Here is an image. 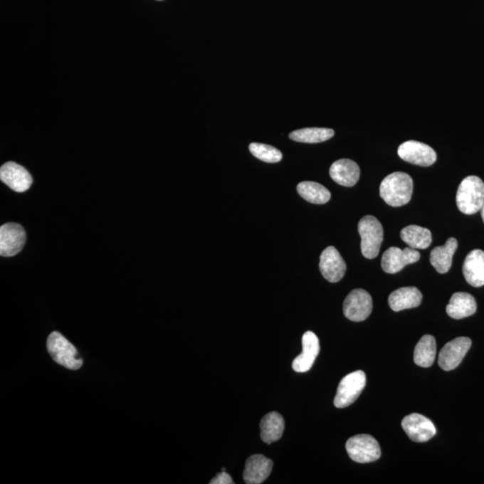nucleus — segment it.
I'll use <instances>...</instances> for the list:
<instances>
[{"label": "nucleus", "instance_id": "obj_1", "mask_svg": "<svg viewBox=\"0 0 484 484\" xmlns=\"http://www.w3.org/2000/svg\"><path fill=\"white\" fill-rule=\"evenodd\" d=\"M414 182L406 172H396L386 176L380 184L379 194L387 205L403 206L410 202Z\"/></svg>", "mask_w": 484, "mask_h": 484}, {"label": "nucleus", "instance_id": "obj_2", "mask_svg": "<svg viewBox=\"0 0 484 484\" xmlns=\"http://www.w3.org/2000/svg\"><path fill=\"white\" fill-rule=\"evenodd\" d=\"M484 204V183L477 176L463 179L456 193V205L463 214L479 212Z\"/></svg>", "mask_w": 484, "mask_h": 484}, {"label": "nucleus", "instance_id": "obj_3", "mask_svg": "<svg viewBox=\"0 0 484 484\" xmlns=\"http://www.w3.org/2000/svg\"><path fill=\"white\" fill-rule=\"evenodd\" d=\"M47 349L51 358L58 364L72 371H77L82 367L83 359L77 348L58 332H53L48 335Z\"/></svg>", "mask_w": 484, "mask_h": 484}, {"label": "nucleus", "instance_id": "obj_4", "mask_svg": "<svg viewBox=\"0 0 484 484\" xmlns=\"http://www.w3.org/2000/svg\"><path fill=\"white\" fill-rule=\"evenodd\" d=\"M358 231L362 238V255L368 259L378 257L384 237L382 224L376 217L366 216L359 221Z\"/></svg>", "mask_w": 484, "mask_h": 484}, {"label": "nucleus", "instance_id": "obj_5", "mask_svg": "<svg viewBox=\"0 0 484 484\" xmlns=\"http://www.w3.org/2000/svg\"><path fill=\"white\" fill-rule=\"evenodd\" d=\"M349 456L359 464L375 462L382 456L379 442L371 435H356L345 445Z\"/></svg>", "mask_w": 484, "mask_h": 484}, {"label": "nucleus", "instance_id": "obj_6", "mask_svg": "<svg viewBox=\"0 0 484 484\" xmlns=\"http://www.w3.org/2000/svg\"><path fill=\"white\" fill-rule=\"evenodd\" d=\"M366 386V375L362 371L350 373L339 383L337 395L334 399L335 406L345 408L351 406L361 395Z\"/></svg>", "mask_w": 484, "mask_h": 484}, {"label": "nucleus", "instance_id": "obj_7", "mask_svg": "<svg viewBox=\"0 0 484 484\" xmlns=\"http://www.w3.org/2000/svg\"><path fill=\"white\" fill-rule=\"evenodd\" d=\"M372 298L367 290H352L345 298L343 306L344 316L354 322L367 320L372 312Z\"/></svg>", "mask_w": 484, "mask_h": 484}, {"label": "nucleus", "instance_id": "obj_8", "mask_svg": "<svg viewBox=\"0 0 484 484\" xmlns=\"http://www.w3.org/2000/svg\"><path fill=\"white\" fill-rule=\"evenodd\" d=\"M397 154L402 160L423 167H428L437 161V154L430 145L414 140L404 142Z\"/></svg>", "mask_w": 484, "mask_h": 484}, {"label": "nucleus", "instance_id": "obj_9", "mask_svg": "<svg viewBox=\"0 0 484 484\" xmlns=\"http://www.w3.org/2000/svg\"><path fill=\"white\" fill-rule=\"evenodd\" d=\"M472 347V340L461 337L448 342L438 354V365L446 372L458 368Z\"/></svg>", "mask_w": 484, "mask_h": 484}, {"label": "nucleus", "instance_id": "obj_10", "mask_svg": "<svg viewBox=\"0 0 484 484\" xmlns=\"http://www.w3.org/2000/svg\"><path fill=\"white\" fill-rule=\"evenodd\" d=\"M26 231L19 223H9L0 227V255L14 257L26 244Z\"/></svg>", "mask_w": 484, "mask_h": 484}, {"label": "nucleus", "instance_id": "obj_11", "mask_svg": "<svg viewBox=\"0 0 484 484\" xmlns=\"http://www.w3.org/2000/svg\"><path fill=\"white\" fill-rule=\"evenodd\" d=\"M420 252L411 248L401 250L399 248L391 247L384 252L382 259V266L384 272L387 274H396L407 265L414 264L420 261Z\"/></svg>", "mask_w": 484, "mask_h": 484}, {"label": "nucleus", "instance_id": "obj_12", "mask_svg": "<svg viewBox=\"0 0 484 484\" xmlns=\"http://www.w3.org/2000/svg\"><path fill=\"white\" fill-rule=\"evenodd\" d=\"M402 427L411 441L420 443L430 441L437 433L433 423L419 414H411L404 417Z\"/></svg>", "mask_w": 484, "mask_h": 484}, {"label": "nucleus", "instance_id": "obj_13", "mask_svg": "<svg viewBox=\"0 0 484 484\" xmlns=\"http://www.w3.org/2000/svg\"><path fill=\"white\" fill-rule=\"evenodd\" d=\"M0 179L14 191H27L33 184L32 176L23 166L9 162L0 169Z\"/></svg>", "mask_w": 484, "mask_h": 484}, {"label": "nucleus", "instance_id": "obj_14", "mask_svg": "<svg viewBox=\"0 0 484 484\" xmlns=\"http://www.w3.org/2000/svg\"><path fill=\"white\" fill-rule=\"evenodd\" d=\"M320 269L324 278L330 283H337L347 272V264L335 247H327L320 256Z\"/></svg>", "mask_w": 484, "mask_h": 484}, {"label": "nucleus", "instance_id": "obj_15", "mask_svg": "<svg viewBox=\"0 0 484 484\" xmlns=\"http://www.w3.org/2000/svg\"><path fill=\"white\" fill-rule=\"evenodd\" d=\"M320 351L319 338L313 332H306L302 337V352L293 362V371L298 373L309 372L312 368Z\"/></svg>", "mask_w": 484, "mask_h": 484}, {"label": "nucleus", "instance_id": "obj_16", "mask_svg": "<svg viewBox=\"0 0 484 484\" xmlns=\"http://www.w3.org/2000/svg\"><path fill=\"white\" fill-rule=\"evenodd\" d=\"M273 461L263 455H253L247 459L243 472L247 484H261L270 475Z\"/></svg>", "mask_w": 484, "mask_h": 484}, {"label": "nucleus", "instance_id": "obj_17", "mask_svg": "<svg viewBox=\"0 0 484 484\" xmlns=\"http://www.w3.org/2000/svg\"><path fill=\"white\" fill-rule=\"evenodd\" d=\"M330 174L337 184L352 186L358 182L361 171L355 162L349 159H341L331 165Z\"/></svg>", "mask_w": 484, "mask_h": 484}, {"label": "nucleus", "instance_id": "obj_18", "mask_svg": "<svg viewBox=\"0 0 484 484\" xmlns=\"http://www.w3.org/2000/svg\"><path fill=\"white\" fill-rule=\"evenodd\" d=\"M463 274L470 285H484V251L475 250L466 256L463 265Z\"/></svg>", "mask_w": 484, "mask_h": 484}, {"label": "nucleus", "instance_id": "obj_19", "mask_svg": "<svg viewBox=\"0 0 484 484\" xmlns=\"http://www.w3.org/2000/svg\"><path fill=\"white\" fill-rule=\"evenodd\" d=\"M421 300L423 295L416 287H403L394 290L389 297V307L396 312L420 306Z\"/></svg>", "mask_w": 484, "mask_h": 484}, {"label": "nucleus", "instance_id": "obj_20", "mask_svg": "<svg viewBox=\"0 0 484 484\" xmlns=\"http://www.w3.org/2000/svg\"><path fill=\"white\" fill-rule=\"evenodd\" d=\"M477 304L475 297L468 293H456L449 300L447 313L455 320H462L476 312Z\"/></svg>", "mask_w": 484, "mask_h": 484}, {"label": "nucleus", "instance_id": "obj_21", "mask_svg": "<svg viewBox=\"0 0 484 484\" xmlns=\"http://www.w3.org/2000/svg\"><path fill=\"white\" fill-rule=\"evenodd\" d=\"M458 246V241L455 238H449L444 246L436 247L431 251V264L440 274H446L451 268L453 256Z\"/></svg>", "mask_w": 484, "mask_h": 484}, {"label": "nucleus", "instance_id": "obj_22", "mask_svg": "<svg viewBox=\"0 0 484 484\" xmlns=\"http://www.w3.org/2000/svg\"><path fill=\"white\" fill-rule=\"evenodd\" d=\"M261 438L266 444H272L282 438L285 431V420L279 413L265 414L261 421Z\"/></svg>", "mask_w": 484, "mask_h": 484}, {"label": "nucleus", "instance_id": "obj_23", "mask_svg": "<svg viewBox=\"0 0 484 484\" xmlns=\"http://www.w3.org/2000/svg\"><path fill=\"white\" fill-rule=\"evenodd\" d=\"M400 237L414 250H425L431 246L432 241L431 231L418 226L404 227L401 231Z\"/></svg>", "mask_w": 484, "mask_h": 484}, {"label": "nucleus", "instance_id": "obj_24", "mask_svg": "<svg viewBox=\"0 0 484 484\" xmlns=\"http://www.w3.org/2000/svg\"><path fill=\"white\" fill-rule=\"evenodd\" d=\"M436 352H437V344H436L435 338L432 335H425L418 342L414 349V361L420 367H431L434 363Z\"/></svg>", "mask_w": 484, "mask_h": 484}, {"label": "nucleus", "instance_id": "obj_25", "mask_svg": "<svg viewBox=\"0 0 484 484\" xmlns=\"http://www.w3.org/2000/svg\"><path fill=\"white\" fill-rule=\"evenodd\" d=\"M297 191L306 201L316 204V205H323L330 201L331 199L330 190L317 182H300L297 186Z\"/></svg>", "mask_w": 484, "mask_h": 484}, {"label": "nucleus", "instance_id": "obj_26", "mask_svg": "<svg viewBox=\"0 0 484 484\" xmlns=\"http://www.w3.org/2000/svg\"><path fill=\"white\" fill-rule=\"evenodd\" d=\"M335 131L331 129H324V127H307L293 131L289 135L290 140L300 143L317 144L330 140L333 137Z\"/></svg>", "mask_w": 484, "mask_h": 484}, {"label": "nucleus", "instance_id": "obj_27", "mask_svg": "<svg viewBox=\"0 0 484 484\" xmlns=\"http://www.w3.org/2000/svg\"><path fill=\"white\" fill-rule=\"evenodd\" d=\"M250 151L256 158L268 164L279 162L283 158L281 152L268 144L252 143L250 144Z\"/></svg>", "mask_w": 484, "mask_h": 484}, {"label": "nucleus", "instance_id": "obj_28", "mask_svg": "<svg viewBox=\"0 0 484 484\" xmlns=\"http://www.w3.org/2000/svg\"><path fill=\"white\" fill-rule=\"evenodd\" d=\"M233 480L231 478L229 473L223 471L217 473L214 479L211 480L210 484H233Z\"/></svg>", "mask_w": 484, "mask_h": 484}, {"label": "nucleus", "instance_id": "obj_29", "mask_svg": "<svg viewBox=\"0 0 484 484\" xmlns=\"http://www.w3.org/2000/svg\"><path fill=\"white\" fill-rule=\"evenodd\" d=\"M480 212H482V217H483V223H484V204H483V206L482 207V209H480Z\"/></svg>", "mask_w": 484, "mask_h": 484}, {"label": "nucleus", "instance_id": "obj_30", "mask_svg": "<svg viewBox=\"0 0 484 484\" xmlns=\"http://www.w3.org/2000/svg\"><path fill=\"white\" fill-rule=\"evenodd\" d=\"M159 1H161V0H159Z\"/></svg>", "mask_w": 484, "mask_h": 484}]
</instances>
